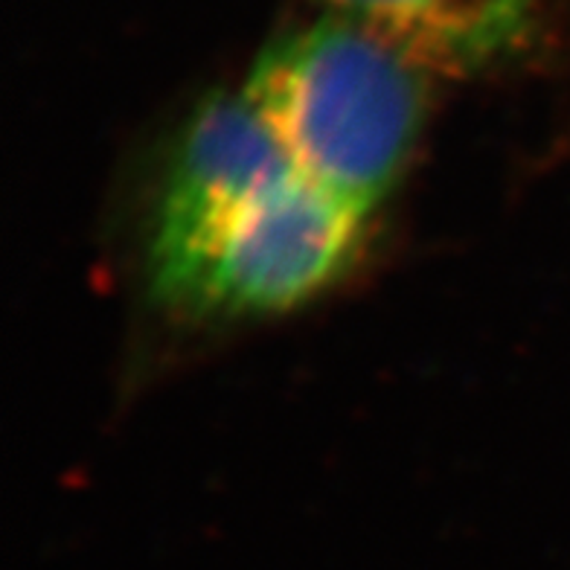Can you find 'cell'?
<instances>
[{
	"label": "cell",
	"instance_id": "2",
	"mask_svg": "<svg viewBox=\"0 0 570 570\" xmlns=\"http://www.w3.org/2000/svg\"><path fill=\"white\" fill-rule=\"evenodd\" d=\"M367 218L303 175L233 207L175 248L151 254V285L189 317L285 312L353 265Z\"/></svg>",
	"mask_w": 570,
	"mask_h": 570
},
{
	"label": "cell",
	"instance_id": "3",
	"mask_svg": "<svg viewBox=\"0 0 570 570\" xmlns=\"http://www.w3.org/2000/svg\"><path fill=\"white\" fill-rule=\"evenodd\" d=\"M301 175L245 90L216 94L193 114L166 169L151 254Z\"/></svg>",
	"mask_w": 570,
	"mask_h": 570
},
{
	"label": "cell",
	"instance_id": "4",
	"mask_svg": "<svg viewBox=\"0 0 570 570\" xmlns=\"http://www.w3.org/2000/svg\"><path fill=\"white\" fill-rule=\"evenodd\" d=\"M330 16L391 41L434 70L492 68L524 50L535 0H321Z\"/></svg>",
	"mask_w": 570,
	"mask_h": 570
},
{
	"label": "cell",
	"instance_id": "1",
	"mask_svg": "<svg viewBox=\"0 0 570 570\" xmlns=\"http://www.w3.org/2000/svg\"><path fill=\"white\" fill-rule=\"evenodd\" d=\"M245 94L303 178L367 218L425 120V68L391 41L326 16L265 47Z\"/></svg>",
	"mask_w": 570,
	"mask_h": 570
}]
</instances>
